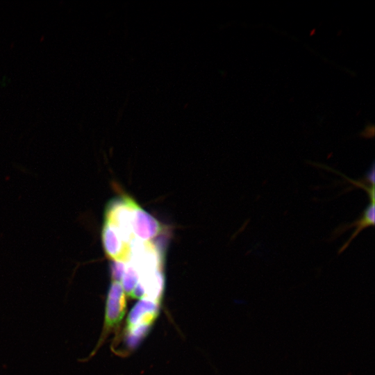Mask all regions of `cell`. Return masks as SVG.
Masks as SVG:
<instances>
[{
    "label": "cell",
    "mask_w": 375,
    "mask_h": 375,
    "mask_svg": "<svg viewBox=\"0 0 375 375\" xmlns=\"http://www.w3.org/2000/svg\"><path fill=\"white\" fill-rule=\"evenodd\" d=\"M101 239L104 251L109 258L128 262V244L122 240L112 225L105 221L101 231Z\"/></svg>",
    "instance_id": "8992f818"
},
{
    "label": "cell",
    "mask_w": 375,
    "mask_h": 375,
    "mask_svg": "<svg viewBox=\"0 0 375 375\" xmlns=\"http://www.w3.org/2000/svg\"><path fill=\"white\" fill-rule=\"evenodd\" d=\"M135 203L129 196H118L108 201L104 210V221L115 228L126 244L135 238L132 230V215Z\"/></svg>",
    "instance_id": "6da1fadb"
},
{
    "label": "cell",
    "mask_w": 375,
    "mask_h": 375,
    "mask_svg": "<svg viewBox=\"0 0 375 375\" xmlns=\"http://www.w3.org/2000/svg\"><path fill=\"white\" fill-rule=\"evenodd\" d=\"M158 315V303L149 299L140 301L128 319V329L135 337L142 335Z\"/></svg>",
    "instance_id": "5b68a950"
},
{
    "label": "cell",
    "mask_w": 375,
    "mask_h": 375,
    "mask_svg": "<svg viewBox=\"0 0 375 375\" xmlns=\"http://www.w3.org/2000/svg\"><path fill=\"white\" fill-rule=\"evenodd\" d=\"M132 230L135 238L150 241L163 231V226L136 202L133 209Z\"/></svg>",
    "instance_id": "3957f363"
},
{
    "label": "cell",
    "mask_w": 375,
    "mask_h": 375,
    "mask_svg": "<svg viewBox=\"0 0 375 375\" xmlns=\"http://www.w3.org/2000/svg\"><path fill=\"white\" fill-rule=\"evenodd\" d=\"M126 262L121 260H112L110 262V273L112 281L119 282L126 267Z\"/></svg>",
    "instance_id": "9c48e42d"
},
{
    "label": "cell",
    "mask_w": 375,
    "mask_h": 375,
    "mask_svg": "<svg viewBox=\"0 0 375 375\" xmlns=\"http://www.w3.org/2000/svg\"><path fill=\"white\" fill-rule=\"evenodd\" d=\"M374 133V126L369 124L360 133V135L365 138H372Z\"/></svg>",
    "instance_id": "30bf717a"
},
{
    "label": "cell",
    "mask_w": 375,
    "mask_h": 375,
    "mask_svg": "<svg viewBox=\"0 0 375 375\" xmlns=\"http://www.w3.org/2000/svg\"><path fill=\"white\" fill-rule=\"evenodd\" d=\"M122 286L129 295L140 282V275L137 270L129 263H126V270L122 278Z\"/></svg>",
    "instance_id": "ba28073f"
},
{
    "label": "cell",
    "mask_w": 375,
    "mask_h": 375,
    "mask_svg": "<svg viewBox=\"0 0 375 375\" xmlns=\"http://www.w3.org/2000/svg\"><path fill=\"white\" fill-rule=\"evenodd\" d=\"M125 312V292L120 282L112 281L106 303L103 333L117 324L123 318Z\"/></svg>",
    "instance_id": "277c9868"
},
{
    "label": "cell",
    "mask_w": 375,
    "mask_h": 375,
    "mask_svg": "<svg viewBox=\"0 0 375 375\" xmlns=\"http://www.w3.org/2000/svg\"><path fill=\"white\" fill-rule=\"evenodd\" d=\"M128 262L140 276L163 269L164 256L151 241H142L134 238L128 244Z\"/></svg>",
    "instance_id": "7a4b0ae2"
},
{
    "label": "cell",
    "mask_w": 375,
    "mask_h": 375,
    "mask_svg": "<svg viewBox=\"0 0 375 375\" xmlns=\"http://www.w3.org/2000/svg\"><path fill=\"white\" fill-rule=\"evenodd\" d=\"M375 206L374 201H370L369 203L367 205L364 212L362 214V216L359 217L356 222L349 224H343L340 227L335 229L333 233V238H335L340 235L342 234L347 229L356 226V231L349 238V240L344 243V244L340 249L339 253L344 251L347 247L349 245L351 242L359 234L360 231L367 227L374 226V217H375Z\"/></svg>",
    "instance_id": "52a82bcc"
}]
</instances>
